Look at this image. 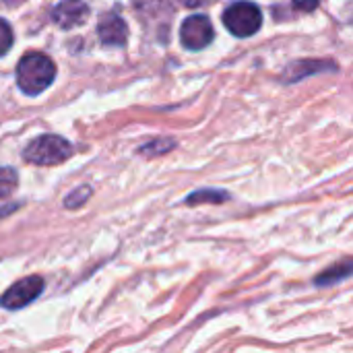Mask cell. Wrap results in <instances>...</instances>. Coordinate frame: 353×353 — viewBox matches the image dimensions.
I'll use <instances>...</instances> for the list:
<instances>
[{
  "mask_svg": "<svg viewBox=\"0 0 353 353\" xmlns=\"http://www.w3.org/2000/svg\"><path fill=\"white\" fill-rule=\"evenodd\" d=\"M54 77H56L54 62L39 52H29L17 64V85L27 95H37L43 89H48Z\"/></svg>",
  "mask_w": 353,
  "mask_h": 353,
  "instance_id": "6da1fadb",
  "label": "cell"
},
{
  "mask_svg": "<svg viewBox=\"0 0 353 353\" xmlns=\"http://www.w3.org/2000/svg\"><path fill=\"white\" fill-rule=\"evenodd\" d=\"M72 155V145L56 134H41L27 145L23 151L25 161L35 165H54L62 163Z\"/></svg>",
  "mask_w": 353,
  "mask_h": 353,
  "instance_id": "7a4b0ae2",
  "label": "cell"
},
{
  "mask_svg": "<svg viewBox=\"0 0 353 353\" xmlns=\"http://www.w3.org/2000/svg\"><path fill=\"white\" fill-rule=\"evenodd\" d=\"M223 23L236 37H250L261 29L263 12L252 2H236L223 12Z\"/></svg>",
  "mask_w": 353,
  "mask_h": 353,
  "instance_id": "3957f363",
  "label": "cell"
},
{
  "mask_svg": "<svg viewBox=\"0 0 353 353\" xmlns=\"http://www.w3.org/2000/svg\"><path fill=\"white\" fill-rule=\"evenodd\" d=\"M41 292H43V279L39 275L25 277V279L17 281L6 294H2L0 306L6 310H19L23 306L31 304Z\"/></svg>",
  "mask_w": 353,
  "mask_h": 353,
  "instance_id": "277c9868",
  "label": "cell"
},
{
  "mask_svg": "<svg viewBox=\"0 0 353 353\" xmlns=\"http://www.w3.org/2000/svg\"><path fill=\"white\" fill-rule=\"evenodd\" d=\"M213 25L205 14H192L182 23L180 37L188 50H203L213 41Z\"/></svg>",
  "mask_w": 353,
  "mask_h": 353,
  "instance_id": "5b68a950",
  "label": "cell"
},
{
  "mask_svg": "<svg viewBox=\"0 0 353 353\" xmlns=\"http://www.w3.org/2000/svg\"><path fill=\"white\" fill-rule=\"evenodd\" d=\"M97 35L101 39V43L112 46V48H120L126 43L128 37V27L124 23L122 17H118L116 12H105L99 17L97 23Z\"/></svg>",
  "mask_w": 353,
  "mask_h": 353,
  "instance_id": "8992f818",
  "label": "cell"
},
{
  "mask_svg": "<svg viewBox=\"0 0 353 353\" xmlns=\"http://www.w3.org/2000/svg\"><path fill=\"white\" fill-rule=\"evenodd\" d=\"M89 17V6L85 0H62L54 6L52 19L62 29H72L81 23H85Z\"/></svg>",
  "mask_w": 353,
  "mask_h": 353,
  "instance_id": "52a82bcc",
  "label": "cell"
},
{
  "mask_svg": "<svg viewBox=\"0 0 353 353\" xmlns=\"http://www.w3.org/2000/svg\"><path fill=\"white\" fill-rule=\"evenodd\" d=\"M350 275H352V261H343L341 265L331 267L329 271H325L323 275H319V277L314 279V283H316L319 288H327V285H333V283H337V281L347 279Z\"/></svg>",
  "mask_w": 353,
  "mask_h": 353,
  "instance_id": "ba28073f",
  "label": "cell"
},
{
  "mask_svg": "<svg viewBox=\"0 0 353 353\" xmlns=\"http://www.w3.org/2000/svg\"><path fill=\"white\" fill-rule=\"evenodd\" d=\"M19 184L17 172L12 168H0V199H6L14 192Z\"/></svg>",
  "mask_w": 353,
  "mask_h": 353,
  "instance_id": "9c48e42d",
  "label": "cell"
},
{
  "mask_svg": "<svg viewBox=\"0 0 353 353\" xmlns=\"http://www.w3.org/2000/svg\"><path fill=\"white\" fill-rule=\"evenodd\" d=\"M228 194L225 192H219V190H201V192H194L192 196H188V205H196V203H203V201H213V203H221L225 201Z\"/></svg>",
  "mask_w": 353,
  "mask_h": 353,
  "instance_id": "30bf717a",
  "label": "cell"
},
{
  "mask_svg": "<svg viewBox=\"0 0 353 353\" xmlns=\"http://www.w3.org/2000/svg\"><path fill=\"white\" fill-rule=\"evenodd\" d=\"M176 147V143L174 141H170V139H155L153 143H149L147 147H143L141 149V153H155V155H161V153H165V151H170V149H174Z\"/></svg>",
  "mask_w": 353,
  "mask_h": 353,
  "instance_id": "8fae6325",
  "label": "cell"
},
{
  "mask_svg": "<svg viewBox=\"0 0 353 353\" xmlns=\"http://www.w3.org/2000/svg\"><path fill=\"white\" fill-rule=\"evenodd\" d=\"M89 196H91V188H89V186H81V188H77L70 196H66L64 205H66L68 209H77V207H81Z\"/></svg>",
  "mask_w": 353,
  "mask_h": 353,
  "instance_id": "7c38bea8",
  "label": "cell"
},
{
  "mask_svg": "<svg viewBox=\"0 0 353 353\" xmlns=\"http://www.w3.org/2000/svg\"><path fill=\"white\" fill-rule=\"evenodd\" d=\"M10 46H12V29L4 19H0V56H4L10 50Z\"/></svg>",
  "mask_w": 353,
  "mask_h": 353,
  "instance_id": "4fadbf2b",
  "label": "cell"
},
{
  "mask_svg": "<svg viewBox=\"0 0 353 353\" xmlns=\"http://www.w3.org/2000/svg\"><path fill=\"white\" fill-rule=\"evenodd\" d=\"M319 2L321 0H294V4L298 6V8H302V10H314L316 6H319Z\"/></svg>",
  "mask_w": 353,
  "mask_h": 353,
  "instance_id": "5bb4252c",
  "label": "cell"
},
{
  "mask_svg": "<svg viewBox=\"0 0 353 353\" xmlns=\"http://www.w3.org/2000/svg\"><path fill=\"white\" fill-rule=\"evenodd\" d=\"M184 2V6H188V8H199V6H203L207 0H182Z\"/></svg>",
  "mask_w": 353,
  "mask_h": 353,
  "instance_id": "9a60e30c",
  "label": "cell"
}]
</instances>
